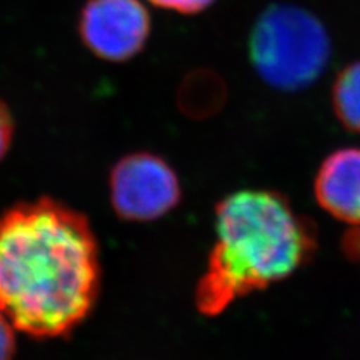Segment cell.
<instances>
[{
  "mask_svg": "<svg viewBox=\"0 0 360 360\" xmlns=\"http://www.w3.org/2000/svg\"><path fill=\"white\" fill-rule=\"evenodd\" d=\"M149 2L156 8L173 11L177 14L194 15L210 8L217 0H149Z\"/></svg>",
  "mask_w": 360,
  "mask_h": 360,
  "instance_id": "cell-9",
  "label": "cell"
},
{
  "mask_svg": "<svg viewBox=\"0 0 360 360\" xmlns=\"http://www.w3.org/2000/svg\"><path fill=\"white\" fill-rule=\"evenodd\" d=\"M248 51L267 86L279 92H299L317 82L328 68L332 44L321 20L311 11L274 4L257 17Z\"/></svg>",
  "mask_w": 360,
  "mask_h": 360,
  "instance_id": "cell-3",
  "label": "cell"
},
{
  "mask_svg": "<svg viewBox=\"0 0 360 360\" xmlns=\"http://www.w3.org/2000/svg\"><path fill=\"white\" fill-rule=\"evenodd\" d=\"M215 229L217 242L195 290L197 309L207 317L291 276L317 248L311 221L272 191L248 189L225 197L217 207Z\"/></svg>",
  "mask_w": 360,
  "mask_h": 360,
  "instance_id": "cell-2",
  "label": "cell"
},
{
  "mask_svg": "<svg viewBox=\"0 0 360 360\" xmlns=\"http://www.w3.org/2000/svg\"><path fill=\"white\" fill-rule=\"evenodd\" d=\"M14 135V120L8 107L0 101V161L6 155Z\"/></svg>",
  "mask_w": 360,
  "mask_h": 360,
  "instance_id": "cell-10",
  "label": "cell"
},
{
  "mask_svg": "<svg viewBox=\"0 0 360 360\" xmlns=\"http://www.w3.org/2000/svg\"><path fill=\"white\" fill-rule=\"evenodd\" d=\"M15 352L14 326L0 314V360H11Z\"/></svg>",
  "mask_w": 360,
  "mask_h": 360,
  "instance_id": "cell-11",
  "label": "cell"
},
{
  "mask_svg": "<svg viewBox=\"0 0 360 360\" xmlns=\"http://www.w3.org/2000/svg\"><path fill=\"white\" fill-rule=\"evenodd\" d=\"M77 32L98 59L123 63L144 50L152 18L140 0H86L78 14Z\"/></svg>",
  "mask_w": 360,
  "mask_h": 360,
  "instance_id": "cell-5",
  "label": "cell"
},
{
  "mask_svg": "<svg viewBox=\"0 0 360 360\" xmlns=\"http://www.w3.org/2000/svg\"><path fill=\"white\" fill-rule=\"evenodd\" d=\"M314 193L329 215L360 227V149L345 148L326 158L315 176Z\"/></svg>",
  "mask_w": 360,
  "mask_h": 360,
  "instance_id": "cell-6",
  "label": "cell"
},
{
  "mask_svg": "<svg viewBox=\"0 0 360 360\" xmlns=\"http://www.w3.org/2000/svg\"><path fill=\"white\" fill-rule=\"evenodd\" d=\"M101 287L98 243L83 213L51 198L0 217V314L33 338L70 335Z\"/></svg>",
  "mask_w": 360,
  "mask_h": 360,
  "instance_id": "cell-1",
  "label": "cell"
},
{
  "mask_svg": "<svg viewBox=\"0 0 360 360\" xmlns=\"http://www.w3.org/2000/svg\"><path fill=\"white\" fill-rule=\"evenodd\" d=\"M227 83L221 74L198 68L189 71L180 82L177 90V105L185 116L201 120L215 116L227 103Z\"/></svg>",
  "mask_w": 360,
  "mask_h": 360,
  "instance_id": "cell-7",
  "label": "cell"
},
{
  "mask_svg": "<svg viewBox=\"0 0 360 360\" xmlns=\"http://www.w3.org/2000/svg\"><path fill=\"white\" fill-rule=\"evenodd\" d=\"M333 111L341 125L360 134V60L347 65L332 87Z\"/></svg>",
  "mask_w": 360,
  "mask_h": 360,
  "instance_id": "cell-8",
  "label": "cell"
},
{
  "mask_svg": "<svg viewBox=\"0 0 360 360\" xmlns=\"http://www.w3.org/2000/svg\"><path fill=\"white\" fill-rule=\"evenodd\" d=\"M177 174L161 156L139 152L117 161L110 174V198L122 219L146 222L167 215L180 201Z\"/></svg>",
  "mask_w": 360,
  "mask_h": 360,
  "instance_id": "cell-4",
  "label": "cell"
},
{
  "mask_svg": "<svg viewBox=\"0 0 360 360\" xmlns=\"http://www.w3.org/2000/svg\"><path fill=\"white\" fill-rule=\"evenodd\" d=\"M345 251L350 257H354L357 260H360V229H356L347 234Z\"/></svg>",
  "mask_w": 360,
  "mask_h": 360,
  "instance_id": "cell-12",
  "label": "cell"
}]
</instances>
